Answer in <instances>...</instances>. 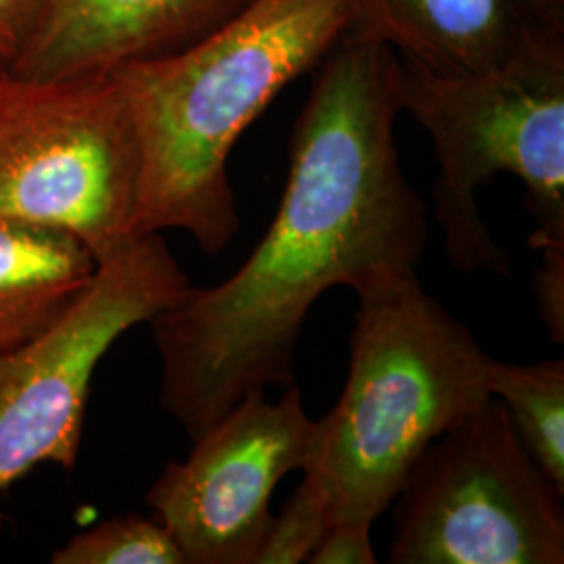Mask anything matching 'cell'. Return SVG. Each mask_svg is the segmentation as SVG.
I'll use <instances>...</instances> for the list:
<instances>
[{
  "label": "cell",
  "mask_w": 564,
  "mask_h": 564,
  "mask_svg": "<svg viewBox=\"0 0 564 564\" xmlns=\"http://www.w3.org/2000/svg\"><path fill=\"white\" fill-rule=\"evenodd\" d=\"M53 564H186L181 545L158 519H109L82 531L51 556Z\"/></svg>",
  "instance_id": "obj_13"
},
{
  "label": "cell",
  "mask_w": 564,
  "mask_h": 564,
  "mask_svg": "<svg viewBox=\"0 0 564 564\" xmlns=\"http://www.w3.org/2000/svg\"><path fill=\"white\" fill-rule=\"evenodd\" d=\"M489 391L505 403L527 452L564 491V362L494 360Z\"/></svg>",
  "instance_id": "obj_12"
},
{
  "label": "cell",
  "mask_w": 564,
  "mask_h": 564,
  "mask_svg": "<svg viewBox=\"0 0 564 564\" xmlns=\"http://www.w3.org/2000/svg\"><path fill=\"white\" fill-rule=\"evenodd\" d=\"M48 0H0V69L18 59Z\"/></svg>",
  "instance_id": "obj_17"
},
{
  "label": "cell",
  "mask_w": 564,
  "mask_h": 564,
  "mask_svg": "<svg viewBox=\"0 0 564 564\" xmlns=\"http://www.w3.org/2000/svg\"><path fill=\"white\" fill-rule=\"evenodd\" d=\"M253 0H48L9 74L39 80L105 76L186 48Z\"/></svg>",
  "instance_id": "obj_9"
},
{
  "label": "cell",
  "mask_w": 564,
  "mask_h": 564,
  "mask_svg": "<svg viewBox=\"0 0 564 564\" xmlns=\"http://www.w3.org/2000/svg\"><path fill=\"white\" fill-rule=\"evenodd\" d=\"M351 28L440 76H473L564 41V0H347Z\"/></svg>",
  "instance_id": "obj_10"
},
{
  "label": "cell",
  "mask_w": 564,
  "mask_h": 564,
  "mask_svg": "<svg viewBox=\"0 0 564 564\" xmlns=\"http://www.w3.org/2000/svg\"><path fill=\"white\" fill-rule=\"evenodd\" d=\"M312 72L262 241L232 276L188 286L149 321L160 405L193 442L245 395L293 384L305 316L330 286L416 270L423 258L426 207L395 147V51L349 28Z\"/></svg>",
  "instance_id": "obj_1"
},
{
  "label": "cell",
  "mask_w": 564,
  "mask_h": 564,
  "mask_svg": "<svg viewBox=\"0 0 564 564\" xmlns=\"http://www.w3.org/2000/svg\"><path fill=\"white\" fill-rule=\"evenodd\" d=\"M563 496L489 398L410 468L389 563L563 564Z\"/></svg>",
  "instance_id": "obj_6"
},
{
  "label": "cell",
  "mask_w": 564,
  "mask_h": 564,
  "mask_svg": "<svg viewBox=\"0 0 564 564\" xmlns=\"http://www.w3.org/2000/svg\"><path fill=\"white\" fill-rule=\"evenodd\" d=\"M538 310L552 339L564 341V249L544 251L533 274Z\"/></svg>",
  "instance_id": "obj_16"
},
{
  "label": "cell",
  "mask_w": 564,
  "mask_h": 564,
  "mask_svg": "<svg viewBox=\"0 0 564 564\" xmlns=\"http://www.w3.org/2000/svg\"><path fill=\"white\" fill-rule=\"evenodd\" d=\"M333 523L335 517L323 496L302 479L281 512L272 517L256 564L307 563Z\"/></svg>",
  "instance_id": "obj_14"
},
{
  "label": "cell",
  "mask_w": 564,
  "mask_h": 564,
  "mask_svg": "<svg viewBox=\"0 0 564 564\" xmlns=\"http://www.w3.org/2000/svg\"><path fill=\"white\" fill-rule=\"evenodd\" d=\"M0 72H4V69H0Z\"/></svg>",
  "instance_id": "obj_18"
},
{
  "label": "cell",
  "mask_w": 564,
  "mask_h": 564,
  "mask_svg": "<svg viewBox=\"0 0 564 564\" xmlns=\"http://www.w3.org/2000/svg\"><path fill=\"white\" fill-rule=\"evenodd\" d=\"M314 437L316 421L295 384L279 402L249 393L193 442L186 460L163 468L147 505L186 564H256L272 494L286 473L303 470Z\"/></svg>",
  "instance_id": "obj_8"
},
{
  "label": "cell",
  "mask_w": 564,
  "mask_h": 564,
  "mask_svg": "<svg viewBox=\"0 0 564 564\" xmlns=\"http://www.w3.org/2000/svg\"><path fill=\"white\" fill-rule=\"evenodd\" d=\"M142 155L113 74L0 72V216L76 237L107 262L139 241Z\"/></svg>",
  "instance_id": "obj_5"
},
{
  "label": "cell",
  "mask_w": 564,
  "mask_h": 564,
  "mask_svg": "<svg viewBox=\"0 0 564 564\" xmlns=\"http://www.w3.org/2000/svg\"><path fill=\"white\" fill-rule=\"evenodd\" d=\"M400 59L402 111L431 134L440 163L435 220L452 265L510 274L477 207V191L496 174L524 184L538 251L564 249V41L545 42L473 76H440Z\"/></svg>",
  "instance_id": "obj_4"
},
{
  "label": "cell",
  "mask_w": 564,
  "mask_h": 564,
  "mask_svg": "<svg viewBox=\"0 0 564 564\" xmlns=\"http://www.w3.org/2000/svg\"><path fill=\"white\" fill-rule=\"evenodd\" d=\"M97 268L76 237L0 216V356L53 330Z\"/></svg>",
  "instance_id": "obj_11"
},
{
  "label": "cell",
  "mask_w": 564,
  "mask_h": 564,
  "mask_svg": "<svg viewBox=\"0 0 564 564\" xmlns=\"http://www.w3.org/2000/svg\"><path fill=\"white\" fill-rule=\"evenodd\" d=\"M191 286L162 235L99 263L53 330L0 356V494L39 464L74 470L90 381L111 345Z\"/></svg>",
  "instance_id": "obj_7"
},
{
  "label": "cell",
  "mask_w": 564,
  "mask_h": 564,
  "mask_svg": "<svg viewBox=\"0 0 564 564\" xmlns=\"http://www.w3.org/2000/svg\"><path fill=\"white\" fill-rule=\"evenodd\" d=\"M354 291L347 383L316 421L303 481L335 521L375 524L424 449L494 398V358L414 270L368 279Z\"/></svg>",
  "instance_id": "obj_3"
},
{
  "label": "cell",
  "mask_w": 564,
  "mask_h": 564,
  "mask_svg": "<svg viewBox=\"0 0 564 564\" xmlns=\"http://www.w3.org/2000/svg\"><path fill=\"white\" fill-rule=\"evenodd\" d=\"M372 523L335 521L323 542L312 552V564H375L377 556L370 540Z\"/></svg>",
  "instance_id": "obj_15"
},
{
  "label": "cell",
  "mask_w": 564,
  "mask_h": 564,
  "mask_svg": "<svg viewBox=\"0 0 564 564\" xmlns=\"http://www.w3.org/2000/svg\"><path fill=\"white\" fill-rule=\"evenodd\" d=\"M349 28L347 0H253L202 41L111 72L141 142L139 239L184 230L207 256L228 247L241 228L230 151Z\"/></svg>",
  "instance_id": "obj_2"
}]
</instances>
